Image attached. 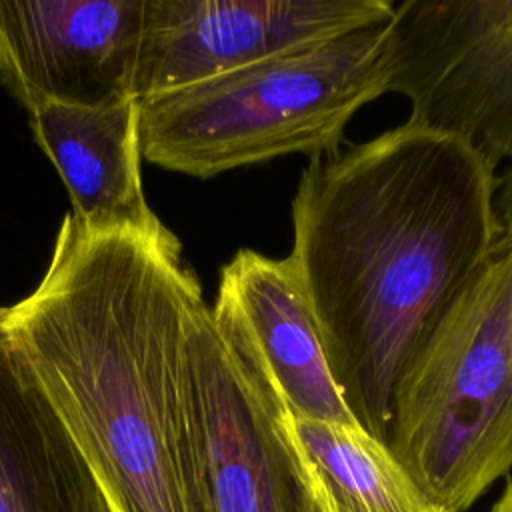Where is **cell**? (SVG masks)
Segmentation results:
<instances>
[{"label":"cell","mask_w":512,"mask_h":512,"mask_svg":"<svg viewBox=\"0 0 512 512\" xmlns=\"http://www.w3.org/2000/svg\"><path fill=\"white\" fill-rule=\"evenodd\" d=\"M390 0H144L138 102L290 48L390 22Z\"/></svg>","instance_id":"cell-7"},{"label":"cell","mask_w":512,"mask_h":512,"mask_svg":"<svg viewBox=\"0 0 512 512\" xmlns=\"http://www.w3.org/2000/svg\"><path fill=\"white\" fill-rule=\"evenodd\" d=\"M496 184L470 144L410 122L300 174L288 256L348 410L382 442L404 370L496 250Z\"/></svg>","instance_id":"cell-1"},{"label":"cell","mask_w":512,"mask_h":512,"mask_svg":"<svg viewBox=\"0 0 512 512\" xmlns=\"http://www.w3.org/2000/svg\"><path fill=\"white\" fill-rule=\"evenodd\" d=\"M28 116L80 222L90 228H152L160 222L142 186L138 100L96 108L46 102Z\"/></svg>","instance_id":"cell-10"},{"label":"cell","mask_w":512,"mask_h":512,"mask_svg":"<svg viewBox=\"0 0 512 512\" xmlns=\"http://www.w3.org/2000/svg\"><path fill=\"white\" fill-rule=\"evenodd\" d=\"M0 512H116L74 438L2 340Z\"/></svg>","instance_id":"cell-11"},{"label":"cell","mask_w":512,"mask_h":512,"mask_svg":"<svg viewBox=\"0 0 512 512\" xmlns=\"http://www.w3.org/2000/svg\"><path fill=\"white\" fill-rule=\"evenodd\" d=\"M202 284L178 236L60 222L36 288L0 306V340L54 408L116 512H210L184 344Z\"/></svg>","instance_id":"cell-2"},{"label":"cell","mask_w":512,"mask_h":512,"mask_svg":"<svg viewBox=\"0 0 512 512\" xmlns=\"http://www.w3.org/2000/svg\"><path fill=\"white\" fill-rule=\"evenodd\" d=\"M210 316L294 416L358 424L334 380L290 256L272 258L240 248L220 268Z\"/></svg>","instance_id":"cell-9"},{"label":"cell","mask_w":512,"mask_h":512,"mask_svg":"<svg viewBox=\"0 0 512 512\" xmlns=\"http://www.w3.org/2000/svg\"><path fill=\"white\" fill-rule=\"evenodd\" d=\"M184 392L210 512H322L292 412L206 302L186 330Z\"/></svg>","instance_id":"cell-5"},{"label":"cell","mask_w":512,"mask_h":512,"mask_svg":"<svg viewBox=\"0 0 512 512\" xmlns=\"http://www.w3.org/2000/svg\"><path fill=\"white\" fill-rule=\"evenodd\" d=\"M388 448L446 512L512 470V244L494 250L404 370Z\"/></svg>","instance_id":"cell-4"},{"label":"cell","mask_w":512,"mask_h":512,"mask_svg":"<svg viewBox=\"0 0 512 512\" xmlns=\"http://www.w3.org/2000/svg\"><path fill=\"white\" fill-rule=\"evenodd\" d=\"M406 122L512 166V0H404L388 22V86Z\"/></svg>","instance_id":"cell-6"},{"label":"cell","mask_w":512,"mask_h":512,"mask_svg":"<svg viewBox=\"0 0 512 512\" xmlns=\"http://www.w3.org/2000/svg\"><path fill=\"white\" fill-rule=\"evenodd\" d=\"M494 212L500 228V240L496 248L504 244H512V166L498 178L496 194H494Z\"/></svg>","instance_id":"cell-13"},{"label":"cell","mask_w":512,"mask_h":512,"mask_svg":"<svg viewBox=\"0 0 512 512\" xmlns=\"http://www.w3.org/2000/svg\"><path fill=\"white\" fill-rule=\"evenodd\" d=\"M142 12L144 0H0V84L26 112L134 98Z\"/></svg>","instance_id":"cell-8"},{"label":"cell","mask_w":512,"mask_h":512,"mask_svg":"<svg viewBox=\"0 0 512 512\" xmlns=\"http://www.w3.org/2000/svg\"><path fill=\"white\" fill-rule=\"evenodd\" d=\"M386 86L388 22L302 44L138 102L142 158L204 180L290 154H334L352 116Z\"/></svg>","instance_id":"cell-3"},{"label":"cell","mask_w":512,"mask_h":512,"mask_svg":"<svg viewBox=\"0 0 512 512\" xmlns=\"http://www.w3.org/2000/svg\"><path fill=\"white\" fill-rule=\"evenodd\" d=\"M322 512H446L358 424L290 416Z\"/></svg>","instance_id":"cell-12"},{"label":"cell","mask_w":512,"mask_h":512,"mask_svg":"<svg viewBox=\"0 0 512 512\" xmlns=\"http://www.w3.org/2000/svg\"><path fill=\"white\" fill-rule=\"evenodd\" d=\"M490 512H512V476H508L506 488L498 496V500L492 504Z\"/></svg>","instance_id":"cell-14"}]
</instances>
